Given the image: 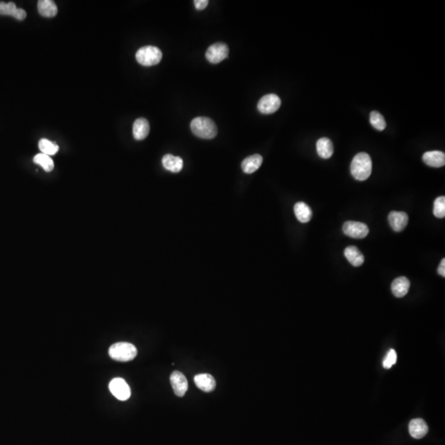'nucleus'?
Segmentation results:
<instances>
[{
  "mask_svg": "<svg viewBox=\"0 0 445 445\" xmlns=\"http://www.w3.org/2000/svg\"><path fill=\"white\" fill-rule=\"evenodd\" d=\"M36 164L41 166L46 172H51L54 169V162L51 157L46 154H39L33 159Z\"/></svg>",
  "mask_w": 445,
  "mask_h": 445,
  "instance_id": "4be33fe9",
  "label": "nucleus"
},
{
  "mask_svg": "<svg viewBox=\"0 0 445 445\" xmlns=\"http://www.w3.org/2000/svg\"><path fill=\"white\" fill-rule=\"evenodd\" d=\"M429 428L426 423L422 419H414L409 424V433L411 437L415 438H421L426 435Z\"/></svg>",
  "mask_w": 445,
  "mask_h": 445,
  "instance_id": "ddd939ff",
  "label": "nucleus"
},
{
  "mask_svg": "<svg viewBox=\"0 0 445 445\" xmlns=\"http://www.w3.org/2000/svg\"><path fill=\"white\" fill-rule=\"evenodd\" d=\"M397 356L396 351L394 350H390V351H388L386 358L383 361V367L385 368V369H390L392 365H394L396 362H397Z\"/></svg>",
  "mask_w": 445,
  "mask_h": 445,
  "instance_id": "bb28decb",
  "label": "nucleus"
},
{
  "mask_svg": "<svg viewBox=\"0 0 445 445\" xmlns=\"http://www.w3.org/2000/svg\"><path fill=\"white\" fill-rule=\"evenodd\" d=\"M109 389L113 396L120 401H127L131 397V388L122 378L113 379L109 383Z\"/></svg>",
  "mask_w": 445,
  "mask_h": 445,
  "instance_id": "6e6552de",
  "label": "nucleus"
},
{
  "mask_svg": "<svg viewBox=\"0 0 445 445\" xmlns=\"http://www.w3.org/2000/svg\"><path fill=\"white\" fill-rule=\"evenodd\" d=\"M351 174L357 181H365L372 172V160L369 154L360 153L354 157L351 165Z\"/></svg>",
  "mask_w": 445,
  "mask_h": 445,
  "instance_id": "f257e3e1",
  "label": "nucleus"
},
{
  "mask_svg": "<svg viewBox=\"0 0 445 445\" xmlns=\"http://www.w3.org/2000/svg\"><path fill=\"white\" fill-rule=\"evenodd\" d=\"M17 10H18V8L14 3L10 2L6 4V3L0 2V14L1 15H10V16L14 17Z\"/></svg>",
  "mask_w": 445,
  "mask_h": 445,
  "instance_id": "a878e982",
  "label": "nucleus"
},
{
  "mask_svg": "<svg viewBox=\"0 0 445 445\" xmlns=\"http://www.w3.org/2000/svg\"><path fill=\"white\" fill-rule=\"evenodd\" d=\"M170 381L175 394L177 397H184L188 389V382L185 375L181 372L174 371L170 377Z\"/></svg>",
  "mask_w": 445,
  "mask_h": 445,
  "instance_id": "1a4fd4ad",
  "label": "nucleus"
},
{
  "mask_svg": "<svg viewBox=\"0 0 445 445\" xmlns=\"http://www.w3.org/2000/svg\"><path fill=\"white\" fill-rule=\"evenodd\" d=\"M26 17H27V13H26L25 10H22V9H18L14 18L18 19V20H24L26 19Z\"/></svg>",
  "mask_w": 445,
  "mask_h": 445,
  "instance_id": "c85d7f7f",
  "label": "nucleus"
},
{
  "mask_svg": "<svg viewBox=\"0 0 445 445\" xmlns=\"http://www.w3.org/2000/svg\"><path fill=\"white\" fill-rule=\"evenodd\" d=\"M410 285V281L405 276L397 278L392 283V294L397 298H402L408 293Z\"/></svg>",
  "mask_w": 445,
  "mask_h": 445,
  "instance_id": "4468645a",
  "label": "nucleus"
},
{
  "mask_svg": "<svg viewBox=\"0 0 445 445\" xmlns=\"http://www.w3.org/2000/svg\"><path fill=\"white\" fill-rule=\"evenodd\" d=\"M108 353L110 358L115 361L127 362L136 358L137 356V349L134 345L129 342H118L109 348Z\"/></svg>",
  "mask_w": 445,
  "mask_h": 445,
  "instance_id": "7ed1b4c3",
  "label": "nucleus"
},
{
  "mask_svg": "<svg viewBox=\"0 0 445 445\" xmlns=\"http://www.w3.org/2000/svg\"><path fill=\"white\" fill-rule=\"evenodd\" d=\"M263 159L260 154H254L246 158L242 163V169L247 174H252L259 169L262 166Z\"/></svg>",
  "mask_w": 445,
  "mask_h": 445,
  "instance_id": "2eb2a0df",
  "label": "nucleus"
},
{
  "mask_svg": "<svg viewBox=\"0 0 445 445\" xmlns=\"http://www.w3.org/2000/svg\"><path fill=\"white\" fill-rule=\"evenodd\" d=\"M281 105V100L276 94H267L262 96L257 104V109L265 115H270L277 112Z\"/></svg>",
  "mask_w": 445,
  "mask_h": 445,
  "instance_id": "0eeeda50",
  "label": "nucleus"
},
{
  "mask_svg": "<svg viewBox=\"0 0 445 445\" xmlns=\"http://www.w3.org/2000/svg\"><path fill=\"white\" fill-rule=\"evenodd\" d=\"M423 161L432 168H441L445 164V154L438 150L426 152L423 155Z\"/></svg>",
  "mask_w": 445,
  "mask_h": 445,
  "instance_id": "9b49d317",
  "label": "nucleus"
},
{
  "mask_svg": "<svg viewBox=\"0 0 445 445\" xmlns=\"http://www.w3.org/2000/svg\"><path fill=\"white\" fill-rule=\"evenodd\" d=\"M194 381L197 388L204 392H212L216 387L215 379L209 374H198L194 378Z\"/></svg>",
  "mask_w": 445,
  "mask_h": 445,
  "instance_id": "f8f14e48",
  "label": "nucleus"
},
{
  "mask_svg": "<svg viewBox=\"0 0 445 445\" xmlns=\"http://www.w3.org/2000/svg\"><path fill=\"white\" fill-rule=\"evenodd\" d=\"M438 273L441 276H443V277H445V259L443 258L442 261H441L440 264L438 266Z\"/></svg>",
  "mask_w": 445,
  "mask_h": 445,
  "instance_id": "c756f323",
  "label": "nucleus"
},
{
  "mask_svg": "<svg viewBox=\"0 0 445 445\" xmlns=\"http://www.w3.org/2000/svg\"><path fill=\"white\" fill-rule=\"evenodd\" d=\"M230 49L227 45L222 42L214 43L209 46L205 53L207 60L211 64H218L222 62L229 56Z\"/></svg>",
  "mask_w": 445,
  "mask_h": 445,
  "instance_id": "39448f33",
  "label": "nucleus"
},
{
  "mask_svg": "<svg viewBox=\"0 0 445 445\" xmlns=\"http://www.w3.org/2000/svg\"><path fill=\"white\" fill-rule=\"evenodd\" d=\"M344 254L348 262L355 267H359L364 264L365 262L364 255L355 246L347 247L345 249Z\"/></svg>",
  "mask_w": 445,
  "mask_h": 445,
  "instance_id": "f3484780",
  "label": "nucleus"
},
{
  "mask_svg": "<svg viewBox=\"0 0 445 445\" xmlns=\"http://www.w3.org/2000/svg\"><path fill=\"white\" fill-rule=\"evenodd\" d=\"M294 213L301 222H309L312 218V209L304 202H298L294 205Z\"/></svg>",
  "mask_w": 445,
  "mask_h": 445,
  "instance_id": "412c9836",
  "label": "nucleus"
},
{
  "mask_svg": "<svg viewBox=\"0 0 445 445\" xmlns=\"http://www.w3.org/2000/svg\"><path fill=\"white\" fill-rule=\"evenodd\" d=\"M342 230L346 235L353 239H365L370 232L367 225L364 222L347 221L345 222Z\"/></svg>",
  "mask_w": 445,
  "mask_h": 445,
  "instance_id": "423d86ee",
  "label": "nucleus"
},
{
  "mask_svg": "<svg viewBox=\"0 0 445 445\" xmlns=\"http://www.w3.org/2000/svg\"><path fill=\"white\" fill-rule=\"evenodd\" d=\"M316 147H317V154L322 159H329L332 156L334 153L332 142L326 137L319 139L316 144Z\"/></svg>",
  "mask_w": 445,
  "mask_h": 445,
  "instance_id": "6ab92c4d",
  "label": "nucleus"
},
{
  "mask_svg": "<svg viewBox=\"0 0 445 445\" xmlns=\"http://www.w3.org/2000/svg\"><path fill=\"white\" fill-rule=\"evenodd\" d=\"M163 168L172 172H179L183 168V160L180 157L166 154L162 159Z\"/></svg>",
  "mask_w": 445,
  "mask_h": 445,
  "instance_id": "a211bd4d",
  "label": "nucleus"
},
{
  "mask_svg": "<svg viewBox=\"0 0 445 445\" xmlns=\"http://www.w3.org/2000/svg\"><path fill=\"white\" fill-rule=\"evenodd\" d=\"M149 123L145 118H139L134 123L133 135L136 140H145L149 136Z\"/></svg>",
  "mask_w": 445,
  "mask_h": 445,
  "instance_id": "dca6fc26",
  "label": "nucleus"
},
{
  "mask_svg": "<svg viewBox=\"0 0 445 445\" xmlns=\"http://www.w3.org/2000/svg\"><path fill=\"white\" fill-rule=\"evenodd\" d=\"M39 149L42 151V154H46L48 156L54 155L59 151V146L46 139L40 140Z\"/></svg>",
  "mask_w": 445,
  "mask_h": 445,
  "instance_id": "5701e85b",
  "label": "nucleus"
},
{
  "mask_svg": "<svg viewBox=\"0 0 445 445\" xmlns=\"http://www.w3.org/2000/svg\"><path fill=\"white\" fill-rule=\"evenodd\" d=\"M370 124L374 129H376L378 131H382L386 128V122L383 116L376 110H373L370 113Z\"/></svg>",
  "mask_w": 445,
  "mask_h": 445,
  "instance_id": "b1692460",
  "label": "nucleus"
},
{
  "mask_svg": "<svg viewBox=\"0 0 445 445\" xmlns=\"http://www.w3.org/2000/svg\"><path fill=\"white\" fill-rule=\"evenodd\" d=\"M388 222L395 232H401L408 224V215L405 212L392 211L388 215Z\"/></svg>",
  "mask_w": 445,
  "mask_h": 445,
  "instance_id": "9d476101",
  "label": "nucleus"
},
{
  "mask_svg": "<svg viewBox=\"0 0 445 445\" xmlns=\"http://www.w3.org/2000/svg\"><path fill=\"white\" fill-rule=\"evenodd\" d=\"M39 14L46 18H53L58 14V8L52 0H40L37 4Z\"/></svg>",
  "mask_w": 445,
  "mask_h": 445,
  "instance_id": "aec40b11",
  "label": "nucleus"
},
{
  "mask_svg": "<svg viewBox=\"0 0 445 445\" xmlns=\"http://www.w3.org/2000/svg\"><path fill=\"white\" fill-rule=\"evenodd\" d=\"M194 4H195L196 10H204L208 6L209 1L208 0H195Z\"/></svg>",
  "mask_w": 445,
  "mask_h": 445,
  "instance_id": "cd10ccee",
  "label": "nucleus"
},
{
  "mask_svg": "<svg viewBox=\"0 0 445 445\" xmlns=\"http://www.w3.org/2000/svg\"><path fill=\"white\" fill-rule=\"evenodd\" d=\"M191 129L195 136L204 140L214 138L218 133L215 123L208 117H199L193 119Z\"/></svg>",
  "mask_w": 445,
  "mask_h": 445,
  "instance_id": "f03ea898",
  "label": "nucleus"
},
{
  "mask_svg": "<svg viewBox=\"0 0 445 445\" xmlns=\"http://www.w3.org/2000/svg\"><path fill=\"white\" fill-rule=\"evenodd\" d=\"M136 57L137 61L144 66H153L160 62L163 53L155 46H144L137 51Z\"/></svg>",
  "mask_w": 445,
  "mask_h": 445,
  "instance_id": "20e7f679",
  "label": "nucleus"
},
{
  "mask_svg": "<svg viewBox=\"0 0 445 445\" xmlns=\"http://www.w3.org/2000/svg\"><path fill=\"white\" fill-rule=\"evenodd\" d=\"M434 215L437 218H442L445 217V197L439 196L434 202Z\"/></svg>",
  "mask_w": 445,
  "mask_h": 445,
  "instance_id": "393cba45",
  "label": "nucleus"
}]
</instances>
